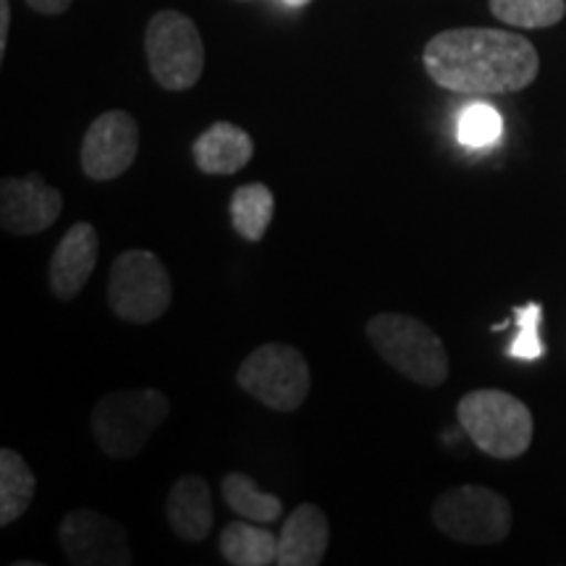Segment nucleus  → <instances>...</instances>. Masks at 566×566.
Here are the masks:
<instances>
[{"label": "nucleus", "instance_id": "obj_1", "mask_svg": "<svg viewBox=\"0 0 566 566\" xmlns=\"http://www.w3.org/2000/svg\"><path fill=\"white\" fill-rule=\"evenodd\" d=\"M422 63L438 87L457 95H512L530 87L541 55L527 38L506 30L459 27L424 45Z\"/></svg>", "mask_w": 566, "mask_h": 566}, {"label": "nucleus", "instance_id": "obj_2", "mask_svg": "<svg viewBox=\"0 0 566 566\" xmlns=\"http://www.w3.org/2000/svg\"><path fill=\"white\" fill-rule=\"evenodd\" d=\"M365 334L380 359L412 384L436 388L449 378L451 363L443 338L420 317L378 313L367 321Z\"/></svg>", "mask_w": 566, "mask_h": 566}, {"label": "nucleus", "instance_id": "obj_3", "mask_svg": "<svg viewBox=\"0 0 566 566\" xmlns=\"http://www.w3.org/2000/svg\"><path fill=\"white\" fill-rule=\"evenodd\" d=\"M171 415V401L158 388H129L105 394L92 409L90 428L108 459H132Z\"/></svg>", "mask_w": 566, "mask_h": 566}, {"label": "nucleus", "instance_id": "obj_4", "mask_svg": "<svg viewBox=\"0 0 566 566\" xmlns=\"http://www.w3.org/2000/svg\"><path fill=\"white\" fill-rule=\"evenodd\" d=\"M457 420L470 441L493 459H520L533 446V412L525 401L501 388H478L462 396Z\"/></svg>", "mask_w": 566, "mask_h": 566}, {"label": "nucleus", "instance_id": "obj_5", "mask_svg": "<svg viewBox=\"0 0 566 566\" xmlns=\"http://www.w3.org/2000/svg\"><path fill=\"white\" fill-rule=\"evenodd\" d=\"M174 302L171 273L150 250H126L113 260L108 304L113 315L132 325H150L168 313Z\"/></svg>", "mask_w": 566, "mask_h": 566}, {"label": "nucleus", "instance_id": "obj_6", "mask_svg": "<svg viewBox=\"0 0 566 566\" xmlns=\"http://www.w3.org/2000/svg\"><path fill=\"white\" fill-rule=\"evenodd\" d=\"M430 520L438 533L464 546H495L512 533V504L485 485L449 488L436 499Z\"/></svg>", "mask_w": 566, "mask_h": 566}, {"label": "nucleus", "instance_id": "obj_7", "mask_svg": "<svg viewBox=\"0 0 566 566\" xmlns=\"http://www.w3.org/2000/svg\"><path fill=\"white\" fill-rule=\"evenodd\" d=\"M237 384L273 412H296L310 396V365L292 344H263L239 365Z\"/></svg>", "mask_w": 566, "mask_h": 566}, {"label": "nucleus", "instance_id": "obj_8", "mask_svg": "<svg viewBox=\"0 0 566 566\" xmlns=\"http://www.w3.org/2000/svg\"><path fill=\"white\" fill-rule=\"evenodd\" d=\"M145 51L153 80L168 92L192 90L205 71V45L200 30L187 13L166 9L150 19Z\"/></svg>", "mask_w": 566, "mask_h": 566}, {"label": "nucleus", "instance_id": "obj_9", "mask_svg": "<svg viewBox=\"0 0 566 566\" xmlns=\"http://www.w3.org/2000/svg\"><path fill=\"white\" fill-rule=\"evenodd\" d=\"M59 543L76 566H129L134 562L126 530L95 509H74L63 516Z\"/></svg>", "mask_w": 566, "mask_h": 566}, {"label": "nucleus", "instance_id": "obj_10", "mask_svg": "<svg viewBox=\"0 0 566 566\" xmlns=\"http://www.w3.org/2000/svg\"><path fill=\"white\" fill-rule=\"evenodd\" d=\"M139 153V126L132 113L105 111L90 124L80 147L82 171L92 181H113L132 168Z\"/></svg>", "mask_w": 566, "mask_h": 566}, {"label": "nucleus", "instance_id": "obj_11", "mask_svg": "<svg viewBox=\"0 0 566 566\" xmlns=\"http://www.w3.org/2000/svg\"><path fill=\"white\" fill-rule=\"evenodd\" d=\"M63 212L61 189L45 184L40 174L0 181V226L11 237H34L48 231Z\"/></svg>", "mask_w": 566, "mask_h": 566}, {"label": "nucleus", "instance_id": "obj_12", "mask_svg": "<svg viewBox=\"0 0 566 566\" xmlns=\"http://www.w3.org/2000/svg\"><path fill=\"white\" fill-rule=\"evenodd\" d=\"M97 258H101V239L95 226L87 221L71 226L53 250L51 271H48V286L55 300L71 302L80 296L95 273Z\"/></svg>", "mask_w": 566, "mask_h": 566}, {"label": "nucleus", "instance_id": "obj_13", "mask_svg": "<svg viewBox=\"0 0 566 566\" xmlns=\"http://www.w3.org/2000/svg\"><path fill=\"white\" fill-rule=\"evenodd\" d=\"M331 543L328 516L321 506L300 504L283 520L279 533V566L323 564Z\"/></svg>", "mask_w": 566, "mask_h": 566}, {"label": "nucleus", "instance_id": "obj_14", "mask_svg": "<svg viewBox=\"0 0 566 566\" xmlns=\"http://www.w3.org/2000/svg\"><path fill=\"white\" fill-rule=\"evenodd\" d=\"M166 516L171 533L184 543H202L216 527V509L208 480L184 475L171 485L166 501Z\"/></svg>", "mask_w": 566, "mask_h": 566}, {"label": "nucleus", "instance_id": "obj_15", "mask_svg": "<svg viewBox=\"0 0 566 566\" xmlns=\"http://www.w3.org/2000/svg\"><path fill=\"white\" fill-rule=\"evenodd\" d=\"M254 142L242 126L216 122L192 145L195 166L208 176H231L250 166Z\"/></svg>", "mask_w": 566, "mask_h": 566}, {"label": "nucleus", "instance_id": "obj_16", "mask_svg": "<svg viewBox=\"0 0 566 566\" xmlns=\"http://www.w3.org/2000/svg\"><path fill=\"white\" fill-rule=\"evenodd\" d=\"M221 556L231 566H271L279 564V535L250 520L229 522L218 541Z\"/></svg>", "mask_w": 566, "mask_h": 566}, {"label": "nucleus", "instance_id": "obj_17", "mask_svg": "<svg viewBox=\"0 0 566 566\" xmlns=\"http://www.w3.org/2000/svg\"><path fill=\"white\" fill-rule=\"evenodd\" d=\"M38 478L24 457L13 449H0V527H11L30 512Z\"/></svg>", "mask_w": 566, "mask_h": 566}, {"label": "nucleus", "instance_id": "obj_18", "mask_svg": "<svg viewBox=\"0 0 566 566\" xmlns=\"http://www.w3.org/2000/svg\"><path fill=\"white\" fill-rule=\"evenodd\" d=\"M231 223L233 231L244 239V242H263V237L271 229L273 212H275V197L271 187L263 181H252L239 187L231 195Z\"/></svg>", "mask_w": 566, "mask_h": 566}, {"label": "nucleus", "instance_id": "obj_19", "mask_svg": "<svg viewBox=\"0 0 566 566\" xmlns=\"http://www.w3.org/2000/svg\"><path fill=\"white\" fill-rule=\"evenodd\" d=\"M221 493L226 506L242 520L258 522V525H271L283 512V504L279 495L260 491L258 483L244 472H229L221 480Z\"/></svg>", "mask_w": 566, "mask_h": 566}, {"label": "nucleus", "instance_id": "obj_20", "mask_svg": "<svg viewBox=\"0 0 566 566\" xmlns=\"http://www.w3.org/2000/svg\"><path fill=\"white\" fill-rule=\"evenodd\" d=\"M491 13L520 30H546L566 17L564 0H491Z\"/></svg>", "mask_w": 566, "mask_h": 566}, {"label": "nucleus", "instance_id": "obj_21", "mask_svg": "<svg viewBox=\"0 0 566 566\" xmlns=\"http://www.w3.org/2000/svg\"><path fill=\"white\" fill-rule=\"evenodd\" d=\"M457 137L464 147H488L501 137V116L499 111L485 103L467 105L459 116Z\"/></svg>", "mask_w": 566, "mask_h": 566}, {"label": "nucleus", "instance_id": "obj_22", "mask_svg": "<svg viewBox=\"0 0 566 566\" xmlns=\"http://www.w3.org/2000/svg\"><path fill=\"white\" fill-rule=\"evenodd\" d=\"M541 304H527V307L516 310L514 317L520 323V336L512 342V357L516 359H537L543 354L541 336H537V325H541Z\"/></svg>", "mask_w": 566, "mask_h": 566}, {"label": "nucleus", "instance_id": "obj_23", "mask_svg": "<svg viewBox=\"0 0 566 566\" xmlns=\"http://www.w3.org/2000/svg\"><path fill=\"white\" fill-rule=\"evenodd\" d=\"M71 3H74V0H27V6H30L32 11L45 13V17H61V13L69 11Z\"/></svg>", "mask_w": 566, "mask_h": 566}, {"label": "nucleus", "instance_id": "obj_24", "mask_svg": "<svg viewBox=\"0 0 566 566\" xmlns=\"http://www.w3.org/2000/svg\"><path fill=\"white\" fill-rule=\"evenodd\" d=\"M9 32H11V0H0V59H3L6 48H9Z\"/></svg>", "mask_w": 566, "mask_h": 566}, {"label": "nucleus", "instance_id": "obj_25", "mask_svg": "<svg viewBox=\"0 0 566 566\" xmlns=\"http://www.w3.org/2000/svg\"><path fill=\"white\" fill-rule=\"evenodd\" d=\"M289 6H307V3H313V0H286Z\"/></svg>", "mask_w": 566, "mask_h": 566}]
</instances>
